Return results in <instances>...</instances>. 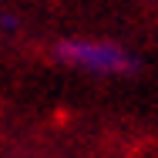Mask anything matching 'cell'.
<instances>
[{
    "label": "cell",
    "instance_id": "cell-1",
    "mask_svg": "<svg viewBox=\"0 0 158 158\" xmlns=\"http://www.w3.org/2000/svg\"><path fill=\"white\" fill-rule=\"evenodd\" d=\"M61 57L71 64H81L88 71H101V74H125V71L138 67L125 47L101 44V40H67L61 44Z\"/></svg>",
    "mask_w": 158,
    "mask_h": 158
},
{
    "label": "cell",
    "instance_id": "cell-2",
    "mask_svg": "<svg viewBox=\"0 0 158 158\" xmlns=\"http://www.w3.org/2000/svg\"><path fill=\"white\" fill-rule=\"evenodd\" d=\"M0 27H7V31L17 27V17H7V14H3V17H0Z\"/></svg>",
    "mask_w": 158,
    "mask_h": 158
}]
</instances>
